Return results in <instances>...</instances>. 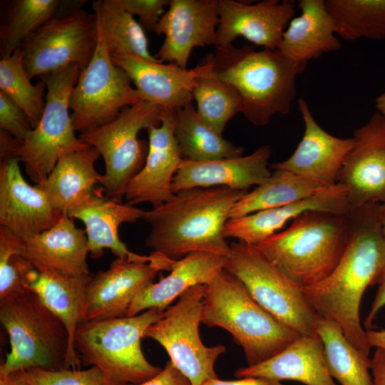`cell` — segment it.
<instances>
[{
	"instance_id": "27",
	"label": "cell",
	"mask_w": 385,
	"mask_h": 385,
	"mask_svg": "<svg viewBox=\"0 0 385 385\" xmlns=\"http://www.w3.org/2000/svg\"><path fill=\"white\" fill-rule=\"evenodd\" d=\"M234 375L292 380L305 385H337L331 376L318 334L300 335L284 349L262 363L237 369Z\"/></svg>"
},
{
	"instance_id": "5",
	"label": "cell",
	"mask_w": 385,
	"mask_h": 385,
	"mask_svg": "<svg viewBox=\"0 0 385 385\" xmlns=\"http://www.w3.org/2000/svg\"><path fill=\"white\" fill-rule=\"evenodd\" d=\"M201 322L230 332L242 347L247 366L268 360L300 336L262 307L225 268L205 285Z\"/></svg>"
},
{
	"instance_id": "16",
	"label": "cell",
	"mask_w": 385,
	"mask_h": 385,
	"mask_svg": "<svg viewBox=\"0 0 385 385\" xmlns=\"http://www.w3.org/2000/svg\"><path fill=\"white\" fill-rule=\"evenodd\" d=\"M175 118V111L163 110L160 124L147 129L146 160L125 188L127 203L148 202L156 207L174 197L172 184L183 159L174 135Z\"/></svg>"
},
{
	"instance_id": "49",
	"label": "cell",
	"mask_w": 385,
	"mask_h": 385,
	"mask_svg": "<svg viewBox=\"0 0 385 385\" xmlns=\"http://www.w3.org/2000/svg\"><path fill=\"white\" fill-rule=\"evenodd\" d=\"M377 112L385 117V92L378 96L375 100Z\"/></svg>"
},
{
	"instance_id": "4",
	"label": "cell",
	"mask_w": 385,
	"mask_h": 385,
	"mask_svg": "<svg viewBox=\"0 0 385 385\" xmlns=\"http://www.w3.org/2000/svg\"><path fill=\"white\" fill-rule=\"evenodd\" d=\"M349 229L348 212L311 210L255 246L304 288L320 282L334 271L345 251Z\"/></svg>"
},
{
	"instance_id": "48",
	"label": "cell",
	"mask_w": 385,
	"mask_h": 385,
	"mask_svg": "<svg viewBox=\"0 0 385 385\" xmlns=\"http://www.w3.org/2000/svg\"><path fill=\"white\" fill-rule=\"evenodd\" d=\"M367 339L371 347L385 349V329L366 331Z\"/></svg>"
},
{
	"instance_id": "7",
	"label": "cell",
	"mask_w": 385,
	"mask_h": 385,
	"mask_svg": "<svg viewBox=\"0 0 385 385\" xmlns=\"http://www.w3.org/2000/svg\"><path fill=\"white\" fill-rule=\"evenodd\" d=\"M164 311L151 308L133 317L82 322L74 334L75 350L84 361L103 372L106 385L145 382L162 369L146 359L141 339Z\"/></svg>"
},
{
	"instance_id": "29",
	"label": "cell",
	"mask_w": 385,
	"mask_h": 385,
	"mask_svg": "<svg viewBox=\"0 0 385 385\" xmlns=\"http://www.w3.org/2000/svg\"><path fill=\"white\" fill-rule=\"evenodd\" d=\"M300 15L285 29L278 51L288 59L307 65L312 59L341 48L334 21L324 0H300Z\"/></svg>"
},
{
	"instance_id": "14",
	"label": "cell",
	"mask_w": 385,
	"mask_h": 385,
	"mask_svg": "<svg viewBox=\"0 0 385 385\" xmlns=\"http://www.w3.org/2000/svg\"><path fill=\"white\" fill-rule=\"evenodd\" d=\"M353 138L337 183L345 188L351 209L385 204V117L376 112Z\"/></svg>"
},
{
	"instance_id": "26",
	"label": "cell",
	"mask_w": 385,
	"mask_h": 385,
	"mask_svg": "<svg viewBox=\"0 0 385 385\" xmlns=\"http://www.w3.org/2000/svg\"><path fill=\"white\" fill-rule=\"evenodd\" d=\"M350 210L346 190L337 183L318 195L299 202L230 218L224 227L223 235L225 238L257 245L277 233L288 221L305 212L322 210L347 213Z\"/></svg>"
},
{
	"instance_id": "19",
	"label": "cell",
	"mask_w": 385,
	"mask_h": 385,
	"mask_svg": "<svg viewBox=\"0 0 385 385\" xmlns=\"http://www.w3.org/2000/svg\"><path fill=\"white\" fill-rule=\"evenodd\" d=\"M159 271L153 262L142 263L117 257L106 270L91 277L83 322L127 317L135 297L153 282Z\"/></svg>"
},
{
	"instance_id": "17",
	"label": "cell",
	"mask_w": 385,
	"mask_h": 385,
	"mask_svg": "<svg viewBox=\"0 0 385 385\" xmlns=\"http://www.w3.org/2000/svg\"><path fill=\"white\" fill-rule=\"evenodd\" d=\"M19 163L14 157L1 160L0 225L24 240L50 229L63 214L37 185L24 179Z\"/></svg>"
},
{
	"instance_id": "45",
	"label": "cell",
	"mask_w": 385,
	"mask_h": 385,
	"mask_svg": "<svg viewBox=\"0 0 385 385\" xmlns=\"http://www.w3.org/2000/svg\"><path fill=\"white\" fill-rule=\"evenodd\" d=\"M202 385H283L279 381L263 377H244L236 380H222L218 378L206 381Z\"/></svg>"
},
{
	"instance_id": "35",
	"label": "cell",
	"mask_w": 385,
	"mask_h": 385,
	"mask_svg": "<svg viewBox=\"0 0 385 385\" xmlns=\"http://www.w3.org/2000/svg\"><path fill=\"white\" fill-rule=\"evenodd\" d=\"M316 330L333 379L341 385H373L371 359L353 346L337 324L319 317Z\"/></svg>"
},
{
	"instance_id": "42",
	"label": "cell",
	"mask_w": 385,
	"mask_h": 385,
	"mask_svg": "<svg viewBox=\"0 0 385 385\" xmlns=\"http://www.w3.org/2000/svg\"><path fill=\"white\" fill-rule=\"evenodd\" d=\"M125 9L138 17V22L145 31L155 32L158 24L168 6V0H120Z\"/></svg>"
},
{
	"instance_id": "21",
	"label": "cell",
	"mask_w": 385,
	"mask_h": 385,
	"mask_svg": "<svg viewBox=\"0 0 385 385\" xmlns=\"http://www.w3.org/2000/svg\"><path fill=\"white\" fill-rule=\"evenodd\" d=\"M13 263L24 287L35 293L42 303L59 317L67 328L69 348L66 369H80V356L74 348V334L83 322L88 284L91 276H65L36 269L23 257L15 255Z\"/></svg>"
},
{
	"instance_id": "31",
	"label": "cell",
	"mask_w": 385,
	"mask_h": 385,
	"mask_svg": "<svg viewBox=\"0 0 385 385\" xmlns=\"http://www.w3.org/2000/svg\"><path fill=\"white\" fill-rule=\"evenodd\" d=\"M86 1L13 0L4 3L0 26L1 56L11 55L42 26L63 13L81 8Z\"/></svg>"
},
{
	"instance_id": "46",
	"label": "cell",
	"mask_w": 385,
	"mask_h": 385,
	"mask_svg": "<svg viewBox=\"0 0 385 385\" xmlns=\"http://www.w3.org/2000/svg\"><path fill=\"white\" fill-rule=\"evenodd\" d=\"M373 385H385V349L376 348L371 359Z\"/></svg>"
},
{
	"instance_id": "32",
	"label": "cell",
	"mask_w": 385,
	"mask_h": 385,
	"mask_svg": "<svg viewBox=\"0 0 385 385\" xmlns=\"http://www.w3.org/2000/svg\"><path fill=\"white\" fill-rule=\"evenodd\" d=\"M92 7L111 56H134L160 61L150 53L145 30L120 0L93 1Z\"/></svg>"
},
{
	"instance_id": "11",
	"label": "cell",
	"mask_w": 385,
	"mask_h": 385,
	"mask_svg": "<svg viewBox=\"0 0 385 385\" xmlns=\"http://www.w3.org/2000/svg\"><path fill=\"white\" fill-rule=\"evenodd\" d=\"M205 285L197 284L186 290L144 334V338L154 339L165 349L173 365L192 385L218 378L215 364L226 351L222 344L205 346L200 337Z\"/></svg>"
},
{
	"instance_id": "20",
	"label": "cell",
	"mask_w": 385,
	"mask_h": 385,
	"mask_svg": "<svg viewBox=\"0 0 385 385\" xmlns=\"http://www.w3.org/2000/svg\"><path fill=\"white\" fill-rule=\"evenodd\" d=\"M298 106L304 123L303 137L291 156L271 164L270 169L286 170L327 187L334 186L354 145V138H340L325 131L304 98L299 99Z\"/></svg>"
},
{
	"instance_id": "3",
	"label": "cell",
	"mask_w": 385,
	"mask_h": 385,
	"mask_svg": "<svg viewBox=\"0 0 385 385\" xmlns=\"http://www.w3.org/2000/svg\"><path fill=\"white\" fill-rule=\"evenodd\" d=\"M306 67L278 50L255 51L248 46L217 47L212 54L214 73L235 88L240 112L258 126L268 124L276 113L290 111L296 96V78Z\"/></svg>"
},
{
	"instance_id": "22",
	"label": "cell",
	"mask_w": 385,
	"mask_h": 385,
	"mask_svg": "<svg viewBox=\"0 0 385 385\" xmlns=\"http://www.w3.org/2000/svg\"><path fill=\"white\" fill-rule=\"evenodd\" d=\"M111 59L125 71L142 100L172 111L192 103L193 88L207 67L205 58L193 68L134 56H115Z\"/></svg>"
},
{
	"instance_id": "8",
	"label": "cell",
	"mask_w": 385,
	"mask_h": 385,
	"mask_svg": "<svg viewBox=\"0 0 385 385\" xmlns=\"http://www.w3.org/2000/svg\"><path fill=\"white\" fill-rule=\"evenodd\" d=\"M0 321L11 345L0 366V375L32 368L66 369L69 348L67 328L35 293L24 288L1 299Z\"/></svg>"
},
{
	"instance_id": "37",
	"label": "cell",
	"mask_w": 385,
	"mask_h": 385,
	"mask_svg": "<svg viewBox=\"0 0 385 385\" xmlns=\"http://www.w3.org/2000/svg\"><path fill=\"white\" fill-rule=\"evenodd\" d=\"M325 5L344 40L385 38V0H327Z\"/></svg>"
},
{
	"instance_id": "30",
	"label": "cell",
	"mask_w": 385,
	"mask_h": 385,
	"mask_svg": "<svg viewBox=\"0 0 385 385\" xmlns=\"http://www.w3.org/2000/svg\"><path fill=\"white\" fill-rule=\"evenodd\" d=\"M100 153L93 147L62 155L47 178L37 185L46 193L52 206L66 214L95 192L101 174L95 168Z\"/></svg>"
},
{
	"instance_id": "2",
	"label": "cell",
	"mask_w": 385,
	"mask_h": 385,
	"mask_svg": "<svg viewBox=\"0 0 385 385\" xmlns=\"http://www.w3.org/2000/svg\"><path fill=\"white\" fill-rule=\"evenodd\" d=\"M247 192L227 187L193 188L145 211L142 219L150 226L145 245L173 260L195 252L226 257L230 245L223 235L235 204Z\"/></svg>"
},
{
	"instance_id": "23",
	"label": "cell",
	"mask_w": 385,
	"mask_h": 385,
	"mask_svg": "<svg viewBox=\"0 0 385 385\" xmlns=\"http://www.w3.org/2000/svg\"><path fill=\"white\" fill-rule=\"evenodd\" d=\"M270 155V147L261 145L245 156L201 162L183 159L173 178V192L212 187L247 192L250 188L261 185L272 175Z\"/></svg>"
},
{
	"instance_id": "36",
	"label": "cell",
	"mask_w": 385,
	"mask_h": 385,
	"mask_svg": "<svg viewBox=\"0 0 385 385\" xmlns=\"http://www.w3.org/2000/svg\"><path fill=\"white\" fill-rule=\"evenodd\" d=\"M205 58L207 67L193 88L192 98L200 118L222 135L229 120L240 112L241 101L235 88L214 73L212 54Z\"/></svg>"
},
{
	"instance_id": "43",
	"label": "cell",
	"mask_w": 385,
	"mask_h": 385,
	"mask_svg": "<svg viewBox=\"0 0 385 385\" xmlns=\"http://www.w3.org/2000/svg\"><path fill=\"white\" fill-rule=\"evenodd\" d=\"M127 385H192L190 380L184 375L170 360L154 377L140 384Z\"/></svg>"
},
{
	"instance_id": "28",
	"label": "cell",
	"mask_w": 385,
	"mask_h": 385,
	"mask_svg": "<svg viewBox=\"0 0 385 385\" xmlns=\"http://www.w3.org/2000/svg\"><path fill=\"white\" fill-rule=\"evenodd\" d=\"M227 257L206 252H195L175 260L166 277L143 289L132 302L127 317L144 310L168 307L190 287L207 284L225 268Z\"/></svg>"
},
{
	"instance_id": "9",
	"label": "cell",
	"mask_w": 385,
	"mask_h": 385,
	"mask_svg": "<svg viewBox=\"0 0 385 385\" xmlns=\"http://www.w3.org/2000/svg\"><path fill=\"white\" fill-rule=\"evenodd\" d=\"M225 269L244 284L252 298L279 322L299 335H315L319 316L303 288L255 245L232 242Z\"/></svg>"
},
{
	"instance_id": "47",
	"label": "cell",
	"mask_w": 385,
	"mask_h": 385,
	"mask_svg": "<svg viewBox=\"0 0 385 385\" xmlns=\"http://www.w3.org/2000/svg\"><path fill=\"white\" fill-rule=\"evenodd\" d=\"M0 385H30L25 370H19L6 375H0Z\"/></svg>"
},
{
	"instance_id": "15",
	"label": "cell",
	"mask_w": 385,
	"mask_h": 385,
	"mask_svg": "<svg viewBox=\"0 0 385 385\" xmlns=\"http://www.w3.org/2000/svg\"><path fill=\"white\" fill-rule=\"evenodd\" d=\"M217 0H170L155 30L165 38L154 56L187 68L192 50L217 47Z\"/></svg>"
},
{
	"instance_id": "39",
	"label": "cell",
	"mask_w": 385,
	"mask_h": 385,
	"mask_svg": "<svg viewBox=\"0 0 385 385\" xmlns=\"http://www.w3.org/2000/svg\"><path fill=\"white\" fill-rule=\"evenodd\" d=\"M22 240L0 225V299L24 289L12 259L20 255Z\"/></svg>"
},
{
	"instance_id": "18",
	"label": "cell",
	"mask_w": 385,
	"mask_h": 385,
	"mask_svg": "<svg viewBox=\"0 0 385 385\" xmlns=\"http://www.w3.org/2000/svg\"><path fill=\"white\" fill-rule=\"evenodd\" d=\"M217 47L230 45L242 36L264 48L277 50L295 11L293 1L288 0L255 4L217 0Z\"/></svg>"
},
{
	"instance_id": "6",
	"label": "cell",
	"mask_w": 385,
	"mask_h": 385,
	"mask_svg": "<svg viewBox=\"0 0 385 385\" xmlns=\"http://www.w3.org/2000/svg\"><path fill=\"white\" fill-rule=\"evenodd\" d=\"M81 71L72 65L40 77L46 86L43 113L24 141L0 130V159L17 158L36 185L47 178L62 155L88 146L76 135L69 114L71 93Z\"/></svg>"
},
{
	"instance_id": "10",
	"label": "cell",
	"mask_w": 385,
	"mask_h": 385,
	"mask_svg": "<svg viewBox=\"0 0 385 385\" xmlns=\"http://www.w3.org/2000/svg\"><path fill=\"white\" fill-rule=\"evenodd\" d=\"M163 109L141 100L123 109L110 123L81 133L79 139L95 148L103 158L105 173L99 183L107 197L121 202L128 182L142 169L148 153V142L138 133L151 125H159Z\"/></svg>"
},
{
	"instance_id": "24",
	"label": "cell",
	"mask_w": 385,
	"mask_h": 385,
	"mask_svg": "<svg viewBox=\"0 0 385 385\" xmlns=\"http://www.w3.org/2000/svg\"><path fill=\"white\" fill-rule=\"evenodd\" d=\"M86 231L63 214L50 229L22 240L20 255L36 269L65 276L89 275Z\"/></svg>"
},
{
	"instance_id": "33",
	"label": "cell",
	"mask_w": 385,
	"mask_h": 385,
	"mask_svg": "<svg viewBox=\"0 0 385 385\" xmlns=\"http://www.w3.org/2000/svg\"><path fill=\"white\" fill-rule=\"evenodd\" d=\"M329 188L286 170H274L266 181L247 192L235 204L230 218L287 205L318 195Z\"/></svg>"
},
{
	"instance_id": "50",
	"label": "cell",
	"mask_w": 385,
	"mask_h": 385,
	"mask_svg": "<svg viewBox=\"0 0 385 385\" xmlns=\"http://www.w3.org/2000/svg\"><path fill=\"white\" fill-rule=\"evenodd\" d=\"M378 211L383 235L385 238V204H379Z\"/></svg>"
},
{
	"instance_id": "34",
	"label": "cell",
	"mask_w": 385,
	"mask_h": 385,
	"mask_svg": "<svg viewBox=\"0 0 385 385\" xmlns=\"http://www.w3.org/2000/svg\"><path fill=\"white\" fill-rule=\"evenodd\" d=\"M174 135L185 160L210 161L240 157L244 153L243 148L206 125L192 103L175 111Z\"/></svg>"
},
{
	"instance_id": "41",
	"label": "cell",
	"mask_w": 385,
	"mask_h": 385,
	"mask_svg": "<svg viewBox=\"0 0 385 385\" xmlns=\"http://www.w3.org/2000/svg\"><path fill=\"white\" fill-rule=\"evenodd\" d=\"M0 129L19 142L24 141L33 130L24 111L1 91H0Z\"/></svg>"
},
{
	"instance_id": "1",
	"label": "cell",
	"mask_w": 385,
	"mask_h": 385,
	"mask_svg": "<svg viewBox=\"0 0 385 385\" xmlns=\"http://www.w3.org/2000/svg\"><path fill=\"white\" fill-rule=\"evenodd\" d=\"M379 205L367 204L350 210L348 242L339 264L324 279L303 288L316 313L337 324L353 346L367 356L372 347L361 324L359 313L365 290L378 283L385 266V238Z\"/></svg>"
},
{
	"instance_id": "25",
	"label": "cell",
	"mask_w": 385,
	"mask_h": 385,
	"mask_svg": "<svg viewBox=\"0 0 385 385\" xmlns=\"http://www.w3.org/2000/svg\"><path fill=\"white\" fill-rule=\"evenodd\" d=\"M144 210L128 203H122L104 197L96 192L82 204L70 210L67 215L81 220L86 226L88 251L94 259L101 257L105 248L117 257H128L137 262L149 263L155 255H140L128 250L118 235L120 225L142 219Z\"/></svg>"
},
{
	"instance_id": "40",
	"label": "cell",
	"mask_w": 385,
	"mask_h": 385,
	"mask_svg": "<svg viewBox=\"0 0 385 385\" xmlns=\"http://www.w3.org/2000/svg\"><path fill=\"white\" fill-rule=\"evenodd\" d=\"M25 374L30 385H106L103 372L94 366L86 370L32 368L25 370Z\"/></svg>"
},
{
	"instance_id": "13",
	"label": "cell",
	"mask_w": 385,
	"mask_h": 385,
	"mask_svg": "<svg viewBox=\"0 0 385 385\" xmlns=\"http://www.w3.org/2000/svg\"><path fill=\"white\" fill-rule=\"evenodd\" d=\"M98 41L95 14L81 8L59 14L42 26L21 47L31 80L72 65L81 70L91 61Z\"/></svg>"
},
{
	"instance_id": "44",
	"label": "cell",
	"mask_w": 385,
	"mask_h": 385,
	"mask_svg": "<svg viewBox=\"0 0 385 385\" xmlns=\"http://www.w3.org/2000/svg\"><path fill=\"white\" fill-rule=\"evenodd\" d=\"M377 284H379L377 292L364 321L366 331L371 329L379 312L385 306V266Z\"/></svg>"
},
{
	"instance_id": "12",
	"label": "cell",
	"mask_w": 385,
	"mask_h": 385,
	"mask_svg": "<svg viewBox=\"0 0 385 385\" xmlns=\"http://www.w3.org/2000/svg\"><path fill=\"white\" fill-rule=\"evenodd\" d=\"M124 69L111 59L98 27V41L88 65L80 72L70 96L69 108L76 132L107 124L125 108L140 101Z\"/></svg>"
},
{
	"instance_id": "38",
	"label": "cell",
	"mask_w": 385,
	"mask_h": 385,
	"mask_svg": "<svg viewBox=\"0 0 385 385\" xmlns=\"http://www.w3.org/2000/svg\"><path fill=\"white\" fill-rule=\"evenodd\" d=\"M0 91L24 111L35 128L43 113L46 86L41 80L36 85L31 83L24 67L21 48L9 56L1 57Z\"/></svg>"
}]
</instances>
